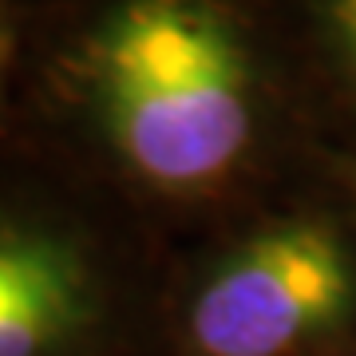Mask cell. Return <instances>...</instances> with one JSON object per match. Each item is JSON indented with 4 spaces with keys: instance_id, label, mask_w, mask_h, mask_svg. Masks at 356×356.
<instances>
[{
    "instance_id": "obj_1",
    "label": "cell",
    "mask_w": 356,
    "mask_h": 356,
    "mask_svg": "<svg viewBox=\"0 0 356 356\" xmlns=\"http://www.w3.org/2000/svg\"><path fill=\"white\" fill-rule=\"evenodd\" d=\"M313 123L277 0L36 13L32 131L159 226H214L285 191Z\"/></svg>"
},
{
    "instance_id": "obj_3",
    "label": "cell",
    "mask_w": 356,
    "mask_h": 356,
    "mask_svg": "<svg viewBox=\"0 0 356 356\" xmlns=\"http://www.w3.org/2000/svg\"><path fill=\"white\" fill-rule=\"evenodd\" d=\"M356 210L285 191L175 257L166 356H353Z\"/></svg>"
},
{
    "instance_id": "obj_7",
    "label": "cell",
    "mask_w": 356,
    "mask_h": 356,
    "mask_svg": "<svg viewBox=\"0 0 356 356\" xmlns=\"http://www.w3.org/2000/svg\"><path fill=\"white\" fill-rule=\"evenodd\" d=\"M8 4H24V8H28V0H8Z\"/></svg>"
},
{
    "instance_id": "obj_2",
    "label": "cell",
    "mask_w": 356,
    "mask_h": 356,
    "mask_svg": "<svg viewBox=\"0 0 356 356\" xmlns=\"http://www.w3.org/2000/svg\"><path fill=\"white\" fill-rule=\"evenodd\" d=\"M163 226L28 131L0 147V356H166Z\"/></svg>"
},
{
    "instance_id": "obj_4",
    "label": "cell",
    "mask_w": 356,
    "mask_h": 356,
    "mask_svg": "<svg viewBox=\"0 0 356 356\" xmlns=\"http://www.w3.org/2000/svg\"><path fill=\"white\" fill-rule=\"evenodd\" d=\"M301 60L313 115L325 107L356 123V0H277Z\"/></svg>"
},
{
    "instance_id": "obj_5",
    "label": "cell",
    "mask_w": 356,
    "mask_h": 356,
    "mask_svg": "<svg viewBox=\"0 0 356 356\" xmlns=\"http://www.w3.org/2000/svg\"><path fill=\"white\" fill-rule=\"evenodd\" d=\"M32 32L36 13L0 0V147L32 131Z\"/></svg>"
},
{
    "instance_id": "obj_6",
    "label": "cell",
    "mask_w": 356,
    "mask_h": 356,
    "mask_svg": "<svg viewBox=\"0 0 356 356\" xmlns=\"http://www.w3.org/2000/svg\"><path fill=\"white\" fill-rule=\"evenodd\" d=\"M348 186H353V210H356V170L348 175Z\"/></svg>"
}]
</instances>
